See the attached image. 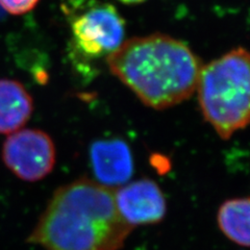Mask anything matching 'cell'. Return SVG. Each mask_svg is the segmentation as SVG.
Segmentation results:
<instances>
[{
	"mask_svg": "<svg viewBox=\"0 0 250 250\" xmlns=\"http://www.w3.org/2000/svg\"><path fill=\"white\" fill-rule=\"evenodd\" d=\"M219 229L232 243L249 247L250 242V199L237 197L225 200L217 213Z\"/></svg>",
	"mask_w": 250,
	"mask_h": 250,
	"instance_id": "cell-9",
	"label": "cell"
},
{
	"mask_svg": "<svg viewBox=\"0 0 250 250\" xmlns=\"http://www.w3.org/2000/svg\"><path fill=\"white\" fill-rule=\"evenodd\" d=\"M94 181L115 190L129 182L134 174V158L127 143L120 139L94 142L90 147Z\"/></svg>",
	"mask_w": 250,
	"mask_h": 250,
	"instance_id": "cell-7",
	"label": "cell"
},
{
	"mask_svg": "<svg viewBox=\"0 0 250 250\" xmlns=\"http://www.w3.org/2000/svg\"><path fill=\"white\" fill-rule=\"evenodd\" d=\"M196 91L203 118L222 140L244 129L250 118L248 51L238 47L202 66Z\"/></svg>",
	"mask_w": 250,
	"mask_h": 250,
	"instance_id": "cell-3",
	"label": "cell"
},
{
	"mask_svg": "<svg viewBox=\"0 0 250 250\" xmlns=\"http://www.w3.org/2000/svg\"><path fill=\"white\" fill-rule=\"evenodd\" d=\"M76 50L85 58L109 57L124 42L125 22L109 3H94L71 22Z\"/></svg>",
	"mask_w": 250,
	"mask_h": 250,
	"instance_id": "cell-4",
	"label": "cell"
},
{
	"mask_svg": "<svg viewBox=\"0 0 250 250\" xmlns=\"http://www.w3.org/2000/svg\"><path fill=\"white\" fill-rule=\"evenodd\" d=\"M106 59L111 72L154 109L189 99L196 92L203 66L186 43L162 34L125 40Z\"/></svg>",
	"mask_w": 250,
	"mask_h": 250,
	"instance_id": "cell-2",
	"label": "cell"
},
{
	"mask_svg": "<svg viewBox=\"0 0 250 250\" xmlns=\"http://www.w3.org/2000/svg\"><path fill=\"white\" fill-rule=\"evenodd\" d=\"M117 209L130 228L162 222L167 213V200L153 179L141 178L114 190Z\"/></svg>",
	"mask_w": 250,
	"mask_h": 250,
	"instance_id": "cell-6",
	"label": "cell"
},
{
	"mask_svg": "<svg viewBox=\"0 0 250 250\" xmlns=\"http://www.w3.org/2000/svg\"><path fill=\"white\" fill-rule=\"evenodd\" d=\"M132 229L114 190L81 177L53 192L27 242L45 250H120Z\"/></svg>",
	"mask_w": 250,
	"mask_h": 250,
	"instance_id": "cell-1",
	"label": "cell"
},
{
	"mask_svg": "<svg viewBox=\"0 0 250 250\" xmlns=\"http://www.w3.org/2000/svg\"><path fill=\"white\" fill-rule=\"evenodd\" d=\"M40 0H0V6L11 15L19 16L33 11Z\"/></svg>",
	"mask_w": 250,
	"mask_h": 250,
	"instance_id": "cell-10",
	"label": "cell"
},
{
	"mask_svg": "<svg viewBox=\"0 0 250 250\" xmlns=\"http://www.w3.org/2000/svg\"><path fill=\"white\" fill-rule=\"evenodd\" d=\"M1 158L6 168L23 182L37 183L48 176L56 166L57 150L47 132L22 128L7 136Z\"/></svg>",
	"mask_w": 250,
	"mask_h": 250,
	"instance_id": "cell-5",
	"label": "cell"
},
{
	"mask_svg": "<svg viewBox=\"0 0 250 250\" xmlns=\"http://www.w3.org/2000/svg\"><path fill=\"white\" fill-rule=\"evenodd\" d=\"M33 112L34 101L24 85L14 80H0V135L22 129Z\"/></svg>",
	"mask_w": 250,
	"mask_h": 250,
	"instance_id": "cell-8",
	"label": "cell"
},
{
	"mask_svg": "<svg viewBox=\"0 0 250 250\" xmlns=\"http://www.w3.org/2000/svg\"><path fill=\"white\" fill-rule=\"evenodd\" d=\"M118 1L124 4H139V3L145 2L146 0H118Z\"/></svg>",
	"mask_w": 250,
	"mask_h": 250,
	"instance_id": "cell-11",
	"label": "cell"
}]
</instances>
